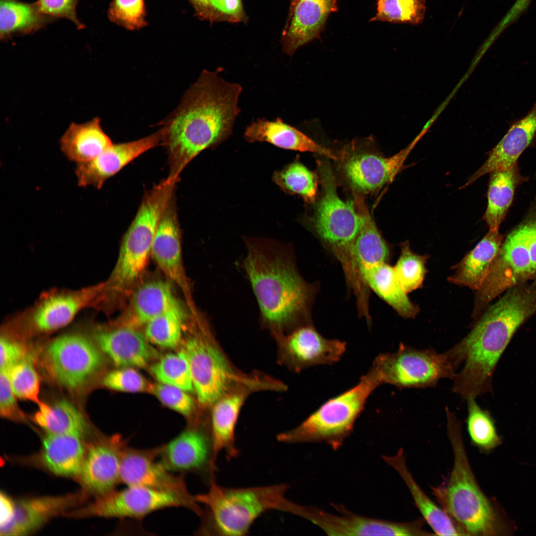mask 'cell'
<instances>
[{"instance_id": "obj_1", "label": "cell", "mask_w": 536, "mask_h": 536, "mask_svg": "<svg viewBox=\"0 0 536 536\" xmlns=\"http://www.w3.org/2000/svg\"><path fill=\"white\" fill-rule=\"evenodd\" d=\"M240 84L225 80L215 71L203 70L187 90L177 108L160 125L167 150L169 177L179 179L186 165L203 150L232 134L240 112Z\"/></svg>"}, {"instance_id": "obj_2", "label": "cell", "mask_w": 536, "mask_h": 536, "mask_svg": "<svg viewBox=\"0 0 536 536\" xmlns=\"http://www.w3.org/2000/svg\"><path fill=\"white\" fill-rule=\"evenodd\" d=\"M536 312V278L515 286L488 306L469 333L446 351L455 367L453 391L466 399L481 394L517 329Z\"/></svg>"}, {"instance_id": "obj_3", "label": "cell", "mask_w": 536, "mask_h": 536, "mask_svg": "<svg viewBox=\"0 0 536 536\" xmlns=\"http://www.w3.org/2000/svg\"><path fill=\"white\" fill-rule=\"evenodd\" d=\"M242 267L250 282L263 328L273 337L307 322L314 288L301 276L289 246L274 240L245 237Z\"/></svg>"}, {"instance_id": "obj_4", "label": "cell", "mask_w": 536, "mask_h": 536, "mask_svg": "<svg viewBox=\"0 0 536 536\" xmlns=\"http://www.w3.org/2000/svg\"><path fill=\"white\" fill-rule=\"evenodd\" d=\"M447 429L453 452L447 481L433 493L441 507L469 536H499L504 532L494 504L482 491L472 472L464 445L461 424L446 408Z\"/></svg>"}, {"instance_id": "obj_5", "label": "cell", "mask_w": 536, "mask_h": 536, "mask_svg": "<svg viewBox=\"0 0 536 536\" xmlns=\"http://www.w3.org/2000/svg\"><path fill=\"white\" fill-rule=\"evenodd\" d=\"M208 486L206 492L195 496L204 508L199 531L202 534L246 535L263 514L277 510L294 514L297 504L286 497V484L232 488L213 480Z\"/></svg>"}, {"instance_id": "obj_6", "label": "cell", "mask_w": 536, "mask_h": 536, "mask_svg": "<svg viewBox=\"0 0 536 536\" xmlns=\"http://www.w3.org/2000/svg\"><path fill=\"white\" fill-rule=\"evenodd\" d=\"M327 158L317 160L323 193L315 209L314 228L340 263L349 286L357 293L364 287L353 255L360 218L354 201H344L338 195L335 178Z\"/></svg>"}, {"instance_id": "obj_7", "label": "cell", "mask_w": 536, "mask_h": 536, "mask_svg": "<svg viewBox=\"0 0 536 536\" xmlns=\"http://www.w3.org/2000/svg\"><path fill=\"white\" fill-rule=\"evenodd\" d=\"M380 385L378 372L372 366L355 386L329 399L296 427L278 434L277 441L325 443L338 449L352 432L368 397Z\"/></svg>"}, {"instance_id": "obj_8", "label": "cell", "mask_w": 536, "mask_h": 536, "mask_svg": "<svg viewBox=\"0 0 536 536\" xmlns=\"http://www.w3.org/2000/svg\"><path fill=\"white\" fill-rule=\"evenodd\" d=\"M202 320L198 331L189 336L184 348L190 367L194 389L203 407L212 406L233 387L246 385L262 389L266 378L245 374L235 369Z\"/></svg>"}, {"instance_id": "obj_9", "label": "cell", "mask_w": 536, "mask_h": 536, "mask_svg": "<svg viewBox=\"0 0 536 536\" xmlns=\"http://www.w3.org/2000/svg\"><path fill=\"white\" fill-rule=\"evenodd\" d=\"M382 384L400 389L433 387L442 379H453L456 369L446 352L416 349L401 343L397 351L379 354L373 365Z\"/></svg>"}, {"instance_id": "obj_10", "label": "cell", "mask_w": 536, "mask_h": 536, "mask_svg": "<svg viewBox=\"0 0 536 536\" xmlns=\"http://www.w3.org/2000/svg\"><path fill=\"white\" fill-rule=\"evenodd\" d=\"M160 210L150 204L139 206L134 218L125 233L115 267L103 283V295L123 296L133 287L144 270L150 255L161 217Z\"/></svg>"}, {"instance_id": "obj_11", "label": "cell", "mask_w": 536, "mask_h": 536, "mask_svg": "<svg viewBox=\"0 0 536 536\" xmlns=\"http://www.w3.org/2000/svg\"><path fill=\"white\" fill-rule=\"evenodd\" d=\"M536 278L532 268L528 225L523 218L503 240L484 281L476 291L472 317L478 318L503 292Z\"/></svg>"}, {"instance_id": "obj_12", "label": "cell", "mask_w": 536, "mask_h": 536, "mask_svg": "<svg viewBox=\"0 0 536 536\" xmlns=\"http://www.w3.org/2000/svg\"><path fill=\"white\" fill-rule=\"evenodd\" d=\"M42 359L51 378L71 391L79 390L87 385L103 363L97 347L87 337L77 334L55 338L45 349Z\"/></svg>"}, {"instance_id": "obj_13", "label": "cell", "mask_w": 536, "mask_h": 536, "mask_svg": "<svg viewBox=\"0 0 536 536\" xmlns=\"http://www.w3.org/2000/svg\"><path fill=\"white\" fill-rule=\"evenodd\" d=\"M179 507L192 510L188 502L175 494L143 486H127L100 496L87 506L67 512L66 515L136 519L160 509Z\"/></svg>"}, {"instance_id": "obj_14", "label": "cell", "mask_w": 536, "mask_h": 536, "mask_svg": "<svg viewBox=\"0 0 536 536\" xmlns=\"http://www.w3.org/2000/svg\"><path fill=\"white\" fill-rule=\"evenodd\" d=\"M162 445L151 449L124 448L120 465V481L127 486H143L175 494L191 505L201 517L203 509L188 490L183 475H175L160 462Z\"/></svg>"}, {"instance_id": "obj_15", "label": "cell", "mask_w": 536, "mask_h": 536, "mask_svg": "<svg viewBox=\"0 0 536 536\" xmlns=\"http://www.w3.org/2000/svg\"><path fill=\"white\" fill-rule=\"evenodd\" d=\"M274 337L281 362L296 372L334 364L340 359L346 347L345 342L324 337L310 324Z\"/></svg>"}, {"instance_id": "obj_16", "label": "cell", "mask_w": 536, "mask_h": 536, "mask_svg": "<svg viewBox=\"0 0 536 536\" xmlns=\"http://www.w3.org/2000/svg\"><path fill=\"white\" fill-rule=\"evenodd\" d=\"M340 154L342 169L352 190L360 194L377 192L391 183L402 169L410 147L385 157L353 142Z\"/></svg>"}, {"instance_id": "obj_17", "label": "cell", "mask_w": 536, "mask_h": 536, "mask_svg": "<svg viewBox=\"0 0 536 536\" xmlns=\"http://www.w3.org/2000/svg\"><path fill=\"white\" fill-rule=\"evenodd\" d=\"M159 460L171 471L202 474L208 485L215 480L217 469L211 434L200 429H187L162 445Z\"/></svg>"}, {"instance_id": "obj_18", "label": "cell", "mask_w": 536, "mask_h": 536, "mask_svg": "<svg viewBox=\"0 0 536 536\" xmlns=\"http://www.w3.org/2000/svg\"><path fill=\"white\" fill-rule=\"evenodd\" d=\"M174 195L169 200L160 218L151 255L164 273L182 290L193 314L197 313L184 268L181 233Z\"/></svg>"}, {"instance_id": "obj_19", "label": "cell", "mask_w": 536, "mask_h": 536, "mask_svg": "<svg viewBox=\"0 0 536 536\" xmlns=\"http://www.w3.org/2000/svg\"><path fill=\"white\" fill-rule=\"evenodd\" d=\"M341 515L320 508L300 505L297 516L310 521L330 536H403L407 531L404 523L391 522L356 515L343 506L333 504Z\"/></svg>"}, {"instance_id": "obj_20", "label": "cell", "mask_w": 536, "mask_h": 536, "mask_svg": "<svg viewBox=\"0 0 536 536\" xmlns=\"http://www.w3.org/2000/svg\"><path fill=\"white\" fill-rule=\"evenodd\" d=\"M127 445L119 435L103 437L91 444L77 476L87 490L100 496L113 490L121 482V457Z\"/></svg>"}, {"instance_id": "obj_21", "label": "cell", "mask_w": 536, "mask_h": 536, "mask_svg": "<svg viewBox=\"0 0 536 536\" xmlns=\"http://www.w3.org/2000/svg\"><path fill=\"white\" fill-rule=\"evenodd\" d=\"M162 141L161 130L143 138L112 145L95 158L77 163L75 174L80 187L92 186L97 189L123 167Z\"/></svg>"}, {"instance_id": "obj_22", "label": "cell", "mask_w": 536, "mask_h": 536, "mask_svg": "<svg viewBox=\"0 0 536 536\" xmlns=\"http://www.w3.org/2000/svg\"><path fill=\"white\" fill-rule=\"evenodd\" d=\"M102 284L76 291H57L44 296L35 307L30 321L42 333L54 331L68 325L82 309L99 296Z\"/></svg>"}, {"instance_id": "obj_23", "label": "cell", "mask_w": 536, "mask_h": 536, "mask_svg": "<svg viewBox=\"0 0 536 536\" xmlns=\"http://www.w3.org/2000/svg\"><path fill=\"white\" fill-rule=\"evenodd\" d=\"M337 0H299L290 8L282 35L283 51L292 56L301 46L318 38L329 15L337 10Z\"/></svg>"}, {"instance_id": "obj_24", "label": "cell", "mask_w": 536, "mask_h": 536, "mask_svg": "<svg viewBox=\"0 0 536 536\" xmlns=\"http://www.w3.org/2000/svg\"><path fill=\"white\" fill-rule=\"evenodd\" d=\"M86 495L82 492L60 496H42L20 500L15 503V512L11 521L0 527V535L22 536L41 528L48 520L66 513L83 502Z\"/></svg>"}, {"instance_id": "obj_25", "label": "cell", "mask_w": 536, "mask_h": 536, "mask_svg": "<svg viewBox=\"0 0 536 536\" xmlns=\"http://www.w3.org/2000/svg\"><path fill=\"white\" fill-rule=\"evenodd\" d=\"M536 137V102L523 117L513 122L496 145L489 152L483 165L468 179L465 188L482 176L517 163L522 153L532 145Z\"/></svg>"}, {"instance_id": "obj_26", "label": "cell", "mask_w": 536, "mask_h": 536, "mask_svg": "<svg viewBox=\"0 0 536 536\" xmlns=\"http://www.w3.org/2000/svg\"><path fill=\"white\" fill-rule=\"evenodd\" d=\"M254 387L237 385L228 391L212 405L210 430L214 458L224 451L229 459L238 456L235 443V428L240 411Z\"/></svg>"}, {"instance_id": "obj_27", "label": "cell", "mask_w": 536, "mask_h": 536, "mask_svg": "<svg viewBox=\"0 0 536 536\" xmlns=\"http://www.w3.org/2000/svg\"><path fill=\"white\" fill-rule=\"evenodd\" d=\"M94 337L99 348L120 367H143L158 355L145 337L130 326L98 330Z\"/></svg>"}, {"instance_id": "obj_28", "label": "cell", "mask_w": 536, "mask_h": 536, "mask_svg": "<svg viewBox=\"0 0 536 536\" xmlns=\"http://www.w3.org/2000/svg\"><path fill=\"white\" fill-rule=\"evenodd\" d=\"M244 137L249 142L265 141L285 149L313 152L334 160L340 159L334 151L319 144L279 118L273 121L258 119L252 122L246 128Z\"/></svg>"}, {"instance_id": "obj_29", "label": "cell", "mask_w": 536, "mask_h": 536, "mask_svg": "<svg viewBox=\"0 0 536 536\" xmlns=\"http://www.w3.org/2000/svg\"><path fill=\"white\" fill-rule=\"evenodd\" d=\"M382 457L388 465L398 472L405 482L416 507L435 535L468 536L461 526L420 488L407 467L402 448H400L397 454L393 456L384 455Z\"/></svg>"}, {"instance_id": "obj_30", "label": "cell", "mask_w": 536, "mask_h": 536, "mask_svg": "<svg viewBox=\"0 0 536 536\" xmlns=\"http://www.w3.org/2000/svg\"><path fill=\"white\" fill-rule=\"evenodd\" d=\"M86 449L84 439L80 437L47 433L36 458L41 466L55 474L78 476Z\"/></svg>"}, {"instance_id": "obj_31", "label": "cell", "mask_w": 536, "mask_h": 536, "mask_svg": "<svg viewBox=\"0 0 536 536\" xmlns=\"http://www.w3.org/2000/svg\"><path fill=\"white\" fill-rule=\"evenodd\" d=\"M353 195L360 222L354 244L353 255L361 277V273L369 268L387 263L390 250L370 213L363 195L355 191H353Z\"/></svg>"}, {"instance_id": "obj_32", "label": "cell", "mask_w": 536, "mask_h": 536, "mask_svg": "<svg viewBox=\"0 0 536 536\" xmlns=\"http://www.w3.org/2000/svg\"><path fill=\"white\" fill-rule=\"evenodd\" d=\"M504 240L499 230H489L477 244L455 266L448 281L477 290L484 281Z\"/></svg>"}, {"instance_id": "obj_33", "label": "cell", "mask_w": 536, "mask_h": 536, "mask_svg": "<svg viewBox=\"0 0 536 536\" xmlns=\"http://www.w3.org/2000/svg\"><path fill=\"white\" fill-rule=\"evenodd\" d=\"M60 142L64 154L77 163L95 158L113 144L102 129L99 118L82 124L71 123Z\"/></svg>"}, {"instance_id": "obj_34", "label": "cell", "mask_w": 536, "mask_h": 536, "mask_svg": "<svg viewBox=\"0 0 536 536\" xmlns=\"http://www.w3.org/2000/svg\"><path fill=\"white\" fill-rule=\"evenodd\" d=\"M487 205L483 218L489 230H499L512 203L517 187L528 180L518 164L490 173Z\"/></svg>"}, {"instance_id": "obj_35", "label": "cell", "mask_w": 536, "mask_h": 536, "mask_svg": "<svg viewBox=\"0 0 536 536\" xmlns=\"http://www.w3.org/2000/svg\"><path fill=\"white\" fill-rule=\"evenodd\" d=\"M180 305L170 284L162 280L144 283L135 290L128 314L131 325H146L152 319Z\"/></svg>"}, {"instance_id": "obj_36", "label": "cell", "mask_w": 536, "mask_h": 536, "mask_svg": "<svg viewBox=\"0 0 536 536\" xmlns=\"http://www.w3.org/2000/svg\"><path fill=\"white\" fill-rule=\"evenodd\" d=\"M361 277L369 288L405 318H414L419 311L400 285L394 267L387 263L374 266L363 272Z\"/></svg>"}, {"instance_id": "obj_37", "label": "cell", "mask_w": 536, "mask_h": 536, "mask_svg": "<svg viewBox=\"0 0 536 536\" xmlns=\"http://www.w3.org/2000/svg\"><path fill=\"white\" fill-rule=\"evenodd\" d=\"M35 422L48 434L72 435L84 439L89 425L84 415L71 402L61 400L52 405L41 402Z\"/></svg>"}, {"instance_id": "obj_38", "label": "cell", "mask_w": 536, "mask_h": 536, "mask_svg": "<svg viewBox=\"0 0 536 536\" xmlns=\"http://www.w3.org/2000/svg\"><path fill=\"white\" fill-rule=\"evenodd\" d=\"M54 18L43 14L36 2L0 0V37L6 40L13 36L35 32Z\"/></svg>"}, {"instance_id": "obj_39", "label": "cell", "mask_w": 536, "mask_h": 536, "mask_svg": "<svg viewBox=\"0 0 536 536\" xmlns=\"http://www.w3.org/2000/svg\"><path fill=\"white\" fill-rule=\"evenodd\" d=\"M273 182L285 193L300 196L308 203L315 201L318 190V178L298 160L274 173Z\"/></svg>"}, {"instance_id": "obj_40", "label": "cell", "mask_w": 536, "mask_h": 536, "mask_svg": "<svg viewBox=\"0 0 536 536\" xmlns=\"http://www.w3.org/2000/svg\"><path fill=\"white\" fill-rule=\"evenodd\" d=\"M184 313L180 305L173 307L145 325L144 337L150 343L165 348H173L182 336Z\"/></svg>"}, {"instance_id": "obj_41", "label": "cell", "mask_w": 536, "mask_h": 536, "mask_svg": "<svg viewBox=\"0 0 536 536\" xmlns=\"http://www.w3.org/2000/svg\"><path fill=\"white\" fill-rule=\"evenodd\" d=\"M475 398L466 399L468 416L467 429L472 445L481 451L488 452L500 444L494 421L490 414L475 401Z\"/></svg>"}, {"instance_id": "obj_42", "label": "cell", "mask_w": 536, "mask_h": 536, "mask_svg": "<svg viewBox=\"0 0 536 536\" xmlns=\"http://www.w3.org/2000/svg\"><path fill=\"white\" fill-rule=\"evenodd\" d=\"M150 369L160 383L178 387L187 392L194 390L189 362L184 349L165 355Z\"/></svg>"}, {"instance_id": "obj_43", "label": "cell", "mask_w": 536, "mask_h": 536, "mask_svg": "<svg viewBox=\"0 0 536 536\" xmlns=\"http://www.w3.org/2000/svg\"><path fill=\"white\" fill-rule=\"evenodd\" d=\"M425 3L426 0H377L376 13L370 21L418 25L424 19Z\"/></svg>"}, {"instance_id": "obj_44", "label": "cell", "mask_w": 536, "mask_h": 536, "mask_svg": "<svg viewBox=\"0 0 536 536\" xmlns=\"http://www.w3.org/2000/svg\"><path fill=\"white\" fill-rule=\"evenodd\" d=\"M427 258L413 252L408 242L402 244L401 255L394 269L400 285L407 294L421 286L427 272Z\"/></svg>"}, {"instance_id": "obj_45", "label": "cell", "mask_w": 536, "mask_h": 536, "mask_svg": "<svg viewBox=\"0 0 536 536\" xmlns=\"http://www.w3.org/2000/svg\"><path fill=\"white\" fill-rule=\"evenodd\" d=\"M9 381L17 398L30 401L39 405L40 377L32 356L26 355L8 370Z\"/></svg>"}, {"instance_id": "obj_46", "label": "cell", "mask_w": 536, "mask_h": 536, "mask_svg": "<svg viewBox=\"0 0 536 536\" xmlns=\"http://www.w3.org/2000/svg\"><path fill=\"white\" fill-rule=\"evenodd\" d=\"M107 16L112 23L129 31H138L147 25L144 0H112Z\"/></svg>"}, {"instance_id": "obj_47", "label": "cell", "mask_w": 536, "mask_h": 536, "mask_svg": "<svg viewBox=\"0 0 536 536\" xmlns=\"http://www.w3.org/2000/svg\"><path fill=\"white\" fill-rule=\"evenodd\" d=\"M114 370L107 373L103 378V385L112 390L136 393L150 390L146 380L132 367Z\"/></svg>"}, {"instance_id": "obj_48", "label": "cell", "mask_w": 536, "mask_h": 536, "mask_svg": "<svg viewBox=\"0 0 536 536\" xmlns=\"http://www.w3.org/2000/svg\"><path fill=\"white\" fill-rule=\"evenodd\" d=\"M150 391L163 404L182 415L189 416L195 409L193 399L180 388L159 382L151 385Z\"/></svg>"}, {"instance_id": "obj_49", "label": "cell", "mask_w": 536, "mask_h": 536, "mask_svg": "<svg viewBox=\"0 0 536 536\" xmlns=\"http://www.w3.org/2000/svg\"><path fill=\"white\" fill-rule=\"evenodd\" d=\"M210 22L238 23L246 20L241 0H208Z\"/></svg>"}, {"instance_id": "obj_50", "label": "cell", "mask_w": 536, "mask_h": 536, "mask_svg": "<svg viewBox=\"0 0 536 536\" xmlns=\"http://www.w3.org/2000/svg\"><path fill=\"white\" fill-rule=\"evenodd\" d=\"M15 396L8 377L7 370H1L0 374V414L14 421H24L25 416L16 402Z\"/></svg>"}, {"instance_id": "obj_51", "label": "cell", "mask_w": 536, "mask_h": 536, "mask_svg": "<svg viewBox=\"0 0 536 536\" xmlns=\"http://www.w3.org/2000/svg\"><path fill=\"white\" fill-rule=\"evenodd\" d=\"M78 0H37L36 3L44 14L53 18L62 17L71 21L80 29L83 25L77 18L76 7Z\"/></svg>"}, {"instance_id": "obj_52", "label": "cell", "mask_w": 536, "mask_h": 536, "mask_svg": "<svg viewBox=\"0 0 536 536\" xmlns=\"http://www.w3.org/2000/svg\"><path fill=\"white\" fill-rule=\"evenodd\" d=\"M26 355L24 346L3 336L0 340V369L8 370Z\"/></svg>"}, {"instance_id": "obj_53", "label": "cell", "mask_w": 536, "mask_h": 536, "mask_svg": "<svg viewBox=\"0 0 536 536\" xmlns=\"http://www.w3.org/2000/svg\"><path fill=\"white\" fill-rule=\"evenodd\" d=\"M0 502V527L9 523L12 519L15 512V503L8 495L1 492Z\"/></svg>"}, {"instance_id": "obj_54", "label": "cell", "mask_w": 536, "mask_h": 536, "mask_svg": "<svg viewBox=\"0 0 536 536\" xmlns=\"http://www.w3.org/2000/svg\"><path fill=\"white\" fill-rule=\"evenodd\" d=\"M193 8L195 15L201 20L208 21V0H187Z\"/></svg>"}, {"instance_id": "obj_55", "label": "cell", "mask_w": 536, "mask_h": 536, "mask_svg": "<svg viewBox=\"0 0 536 536\" xmlns=\"http://www.w3.org/2000/svg\"><path fill=\"white\" fill-rule=\"evenodd\" d=\"M298 0H291V4H290V8L293 6L297 3V2Z\"/></svg>"}]
</instances>
